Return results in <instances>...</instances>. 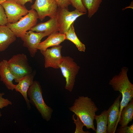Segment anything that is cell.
<instances>
[{"mask_svg": "<svg viewBox=\"0 0 133 133\" xmlns=\"http://www.w3.org/2000/svg\"><path fill=\"white\" fill-rule=\"evenodd\" d=\"M0 80L9 90H13L15 84L13 82L15 77L12 72L8 65V61L3 59L0 62Z\"/></svg>", "mask_w": 133, "mask_h": 133, "instance_id": "5bb4252c", "label": "cell"}, {"mask_svg": "<svg viewBox=\"0 0 133 133\" xmlns=\"http://www.w3.org/2000/svg\"><path fill=\"white\" fill-rule=\"evenodd\" d=\"M42 93V90L39 83L34 81L29 88L27 95L29 98L30 103L35 107L44 119L48 121L51 118L53 110L45 103L43 98Z\"/></svg>", "mask_w": 133, "mask_h": 133, "instance_id": "3957f363", "label": "cell"}, {"mask_svg": "<svg viewBox=\"0 0 133 133\" xmlns=\"http://www.w3.org/2000/svg\"><path fill=\"white\" fill-rule=\"evenodd\" d=\"M128 69L122 67L120 72L111 79L109 84L115 91H118L122 95L118 123L121 112L123 108L126 106L133 98V84L129 81L127 75Z\"/></svg>", "mask_w": 133, "mask_h": 133, "instance_id": "7a4b0ae2", "label": "cell"}, {"mask_svg": "<svg viewBox=\"0 0 133 133\" xmlns=\"http://www.w3.org/2000/svg\"><path fill=\"white\" fill-rule=\"evenodd\" d=\"M1 4L5 10L8 23L17 22L28 13L25 6L18 3L15 0H6Z\"/></svg>", "mask_w": 133, "mask_h": 133, "instance_id": "ba28073f", "label": "cell"}, {"mask_svg": "<svg viewBox=\"0 0 133 133\" xmlns=\"http://www.w3.org/2000/svg\"><path fill=\"white\" fill-rule=\"evenodd\" d=\"M30 30L37 33H47L50 34L54 32L59 31V28L57 17L50 18L46 22L36 24Z\"/></svg>", "mask_w": 133, "mask_h": 133, "instance_id": "2e32d148", "label": "cell"}, {"mask_svg": "<svg viewBox=\"0 0 133 133\" xmlns=\"http://www.w3.org/2000/svg\"><path fill=\"white\" fill-rule=\"evenodd\" d=\"M35 72L33 71L30 74L24 76L20 80L17 84L15 85L14 89L19 92L24 98L28 110L31 108L29 100L27 97V92L29 88L33 83V79Z\"/></svg>", "mask_w": 133, "mask_h": 133, "instance_id": "4fadbf2b", "label": "cell"}, {"mask_svg": "<svg viewBox=\"0 0 133 133\" xmlns=\"http://www.w3.org/2000/svg\"><path fill=\"white\" fill-rule=\"evenodd\" d=\"M133 119V99L122 109L119 122L122 127L128 126Z\"/></svg>", "mask_w": 133, "mask_h": 133, "instance_id": "ac0fdd59", "label": "cell"}, {"mask_svg": "<svg viewBox=\"0 0 133 133\" xmlns=\"http://www.w3.org/2000/svg\"><path fill=\"white\" fill-rule=\"evenodd\" d=\"M66 39L65 34L58 32H54L49 35L44 41L40 42L38 46V49L44 50L49 47L60 45Z\"/></svg>", "mask_w": 133, "mask_h": 133, "instance_id": "e0dca14e", "label": "cell"}, {"mask_svg": "<svg viewBox=\"0 0 133 133\" xmlns=\"http://www.w3.org/2000/svg\"><path fill=\"white\" fill-rule=\"evenodd\" d=\"M77 119H75L74 118V115L73 116V119L74 120V123L76 125V128L75 133H89V132L87 131H84L83 130V127L84 126L83 123L81 121L79 118L77 116Z\"/></svg>", "mask_w": 133, "mask_h": 133, "instance_id": "7402d4cb", "label": "cell"}, {"mask_svg": "<svg viewBox=\"0 0 133 133\" xmlns=\"http://www.w3.org/2000/svg\"><path fill=\"white\" fill-rule=\"evenodd\" d=\"M19 4L24 6L25 4L28 2H30L31 3L33 2V0H15Z\"/></svg>", "mask_w": 133, "mask_h": 133, "instance_id": "83f0119b", "label": "cell"}, {"mask_svg": "<svg viewBox=\"0 0 133 133\" xmlns=\"http://www.w3.org/2000/svg\"><path fill=\"white\" fill-rule=\"evenodd\" d=\"M10 69L15 77L14 80L16 83L24 76L32 72L29 65L27 56L23 53L14 55L8 61Z\"/></svg>", "mask_w": 133, "mask_h": 133, "instance_id": "277c9868", "label": "cell"}, {"mask_svg": "<svg viewBox=\"0 0 133 133\" xmlns=\"http://www.w3.org/2000/svg\"><path fill=\"white\" fill-rule=\"evenodd\" d=\"M69 109L79 118L87 129H91L96 132L94 120L96 112L99 109L91 98L87 96H79Z\"/></svg>", "mask_w": 133, "mask_h": 133, "instance_id": "6da1fadb", "label": "cell"}, {"mask_svg": "<svg viewBox=\"0 0 133 133\" xmlns=\"http://www.w3.org/2000/svg\"><path fill=\"white\" fill-rule=\"evenodd\" d=\"M38 17L35 10L31 9L28 14L14 23H7L6 25L14 33L16 36L21 37L35 25Z\"/></svg>", "mask_w": 133, "mask_h": 133, "instance_id": "5b68a950", "label": "cell"}, {"mask_svg": "<svg viewBox=\"0 0 133 133\" xmlns=\"http://www.w3.org/2000/svg\"><path fill=\"white\" fill-rule=\"evenodd\" d=\"M82 3L88 11V17L91 18L98 11L102 0H81Z\"/></svg>", "mask_w": 133, "mask_h": 133, "instance_id": "44dd1931", "label": "cell"}, {"mask_svg": "<svg viewBox=\"0 0 133 133\" xmlns=\"http://www.w3.org/2000/svg\"><path fill=\"white\" fill-rule=\"evenodd\" d=\"M59 7L68 9V7L71 4L69 0H55Z\"/></svg>", "mask_w": 133, "mask_h": 133, "instance_id": "4316f807", "label": "cell"}, {"mask_svg": "<svg viewBox=\"0 0 133 133\" xmlns=\"http://www.w3.org/2000/svg\"><path fill=\"white\" fill-rule=\"evenodd\" d=\"M8 0H0V4H1L3 2Z\"/></svg>", "mask_w": 133, "mask_h": 133, "instance_id": "f1b7e54d", "label": "cell"}, {"mask_svg": "<svg viewBox=\"0 0 133 133\" xmlns=\"http://www.w3.org/2000/svg\"><path fill=\"white\" fill-rule=\"evenodd\" d=\"M58 7L55 0H36L31 6L36 11L38 18L41 21L47 16L50 18L56 17Z\"/></svg>", "mask_w": 133, "mask_h": 133, "instance_id": "9c48e42d", "label": "cell"}, {"mask_svg": "<svg viewBox=\"0 0 133 133\" xmlns=\"http://www.w3.org/2000/svg\"><path fill=\"white\" fill-rule=\"evenodd\" d=\"M16 37L6 25L0 26V52L5 50L15 41Z\"/></svg>", "mask_w": 133, "mask_h": 133, "instance_id": "9a60e30c", "label": "cell"}, {"mask_svg": "<svg viewBox=\"0 0 133 133\" xmlns=\"http://www.w3.org/2000/svg\"><path fill=\"white\" fill-rule=\"evenodd\" d=\"M86 14L76 9L70 12L68 9L58 7L56 17L59 28V32L64 34L78 17Z\"/></svg>", "mask_w": 133, "mask_h": 133, "instance_id": "52a82bcc", "label": "cell"}, {"mask_svg": "<svg viewBox=\"0 0 133 133\" xmlns=\"http://www.w3.org/2000/svg\"><path fill=\"white\" fill-rule=\"evenodd\" d=\"M4 95L3 93H0V109L12 104V102L11 101L3 97V96ZM1 116L2 114L0 111V117Z\"/></svg>", "mask_w": 133, "mask_h": 133, "instance_id": "cb8c5ba5", "label": "cell"}, {"mask_svg": "<svg viewBox=\"0 0 133 133\" xmlns=\"http://www.w3.org/2000/svg\"><path fill=\"white\" fill-rule=\"evenodd\" d=\"M7 23V18L4 9L0 4V26L6 25Z\"/></svg>", "mask_w": 133, "mask_h": 133, "instance_id": "d4e9b609", "label": "cell"}, {"mask_svg": "<svg viewBox=\"0 0 133 133\" xmlns=\"http://www.w3.org/2000/svg\"><path fill=\"white\" fill-rule=\"evenodd\" d=\"M62 46L60 45L52 47L50 49L40 50L45 60V67L59 68V65L63 59L61 54Z\"/></svg>", "mask_w": 133, "mask_h": 133, "instance_id": "8fae6325", "label": "cell"}, {"mask_svg": "<svg viewBox=\"0 0 133 133\" xmlns=\"http://www.w3.org/2000/svg\"><path fill=\"white\" fill-rule=\"evenodd\" d=\"M50 35L47 33H35L30 30L20 38L23 41V46L28 48L30 56L33 57L37 51L38 46L41 40Z\"/></svg>", "mask_w": 133, "mask_h": 133, "instance_id": "30bf717a", "label": "cell"}, {"mask_svg": "<svg viewBox=\"0 0 133 133\" xmlns=\"http://www.w3.org/2000/svg\"><path fill=\"white\" fill-rule=\"evenodd\" d=\"M97 128L96 133H107L108 124L107 111L105 110L99 115H95Z\"/></svg>", "mask_w": 133, "mask_h": 133, "instance_id": "ffe728a7", "label": "cell"}, {"mask_svg": "<svg viewBox=\"0 0 133 133\" xmlns=\"http://www.w3.org/2000/svg\"><path fill=\"white\" fill-rule=\"evenodd\" d=\"M71 4L80 12L86 13L87 10L83 6L81 0H69Z\"/></svg>", "mask_w": 133, "mask_h": 133, "instance_id": "603a6c76", "label": "cell"}, {"mask_svg": "<svg viewBox=\"0 0 133 133\" xmlns=\"http://www.w3.org/2000/svg\"><path fill=\"white\" fill-rule=\"evenodd\" d=\"M116 132L117 133H133V124L129 126H120L116 130Z\"/></svg>", "mask_w": 133, "mask_h": 133, "instance_id": "484cf974", "label": "cell"}, {"mask_svg": "<svg viewBox=\"0 0 133 133\" xmlns=\"http://www.w3.org/2000/svg\"><path fill=\"white\" fill-rule=\"evenodd\" d=\"M74 24V22L71 25L68 30L64 34L66 39L69 40L73 42L79 51L84 52L86 49L85 46L80 41L77 37L75 31Z\"/></svg>", "mask_w": 133, "mask_h": 133, "instance_id": "d6986e66", "label": "cell"}, {"mask_svg": "<svg viewBox=\"0 0 133 133\" xmlns=\"http://www.w3.org/2000/svg\"><path fill=\"white\" fill-rule=\"evenodd\" d=\"M122 97L120 94L115 100L107 111L108 124L107 133H115L118 123L119 107Z\"/></svg>", "mask_w": 133, "mask_h": 133, "instance_id": "7c38bea8", "label": "cell"}, {"mask_svg": "<svg viewBox=\"0 0 133 133\" xmlns=\"http://www.w3.org/2000/svg\"><path fill=\"white\" fill-rule=\"evenodd\" d=\"M59 68L66 79L65 88L71 92L73 89L76 76L79 72L80 67L70 57L63 56L59 65Z\"/></svg>", "mask_w": 133, "mask_h": 133, "instance_id": "8992f818", "label": "cell"}]
</instances>
